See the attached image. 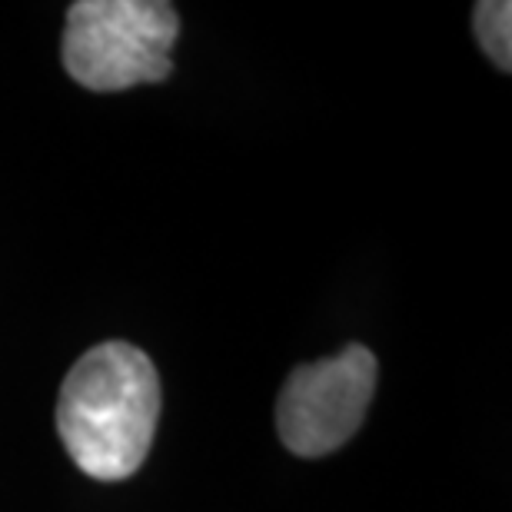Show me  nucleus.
I'll return each mask as SVG.
<instances>
[{"label": "nucleus", "mask_w": 512, "mask_h": 512, "mask_svg": "<svg viewBox=\"0 0 512 512\" xmlns=\"http://www.w3.org/2000/svg\"><path fill=\"white\" fill-rule=\"evenodd\" d=\"M473 34L496 70H512V4L509 0H479L473 7Z\"/></svg>", "instance_id": "nucleus-4"}, {"label": "nucleus", "mask_w": 512, "mask_h": 512, "mask_svg": "<svg viewBox=\"0 0 512 512\" xmlns=\"http://www.w3.org/2000/svg\"><path fill=\"white\" fill-rule=\"evenodd\" d=\"M180 37L177 7L167 0H77L64 24V70L94 94L163 84Z\"/></svg>", "instance_id": "nucleus-2"}, {"label": "nucleus", "mask_w": 512, "mask_h": 512, "mask_svg": "<svg viewBox=\"0 0 512 512\" xmlns=\"http://www.w3.org/2000/svg\"><path fill=\"white\" fill-rule=\"evenodd\" d=\"M160 423V376L140 346L97 343L70 366L57 396V433L74 466L100 483L130 479Z\"/></svg>", "instance_id": "nucleus-1"}, {"label": "nucleus", "mask_w": 512, "mask_h": 512, "mask_svg": "<svg viewBox=\"0 0 512 512\" xmlns=\"http://www.w3.org/2000/svg\"><path fill=\"white\" fill-rule=\"evenodd\" d=\"M380 363L363 343L343 346L330 360L303 363L286 376L276 399V433L293 456L320 459L343 449L373 403Z\"/></svg>", "instance_id": "nucleus-3"}]
</instances>
